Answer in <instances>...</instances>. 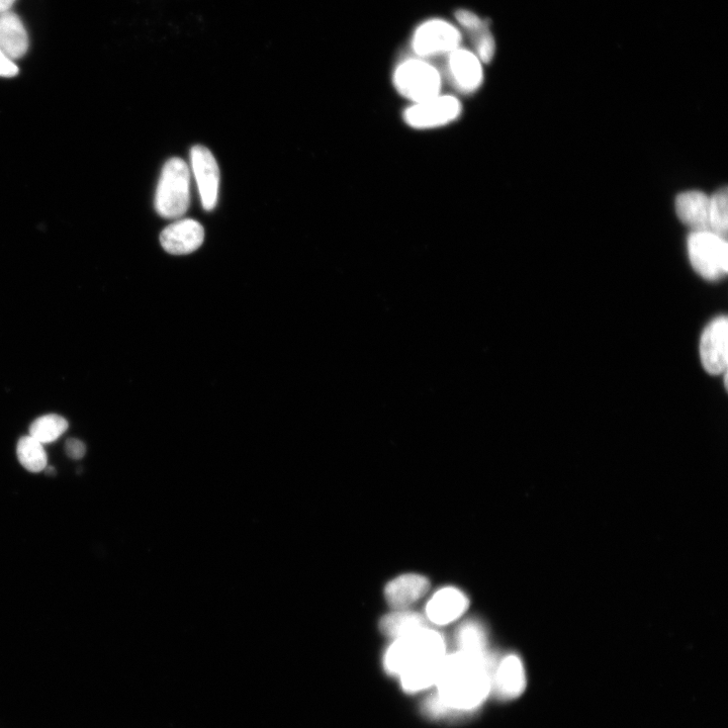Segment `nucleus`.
I'll list each match as a JSON object with an SVG mask.
<instances>
[{
  "label": "nucleus",
  "mask_w": 728,
  "mask_h": 728,
  "mask_svg": "<svg viewBox=\"0 0 728 728\" xmlns=\"http://www.w3.org/2000/svg\"><path fill=\"white\" fill-rule=\"evenodd\" d=\"M429 588L430 582L426 577L416 574L403 575L387 585L385 596L393 608L401 610L421 599Z\"/></svg>",
  "instance_id": "nucleus-15"
},
{
  "label": "nucleus",
  "mask_w": 728,
  "mask_h": 728,
  "mask_svg": "<svg viewBox=\"0 0 728 728\" xmlns=\"http://www.w3.org/2000/svg\"><path fill=\"white\" fill-rule=\"evenodd\" d=\"M194 174L204 209L213 211L218 203L220 170L212 152L205 146H195L191 151Z\"/></svg>",
  "instance_id": "nucleus-10"
},
{
  "label": "nucleus",
  "mask_w": 728,
  "mask_h": 728,
  "mask_svg": "<svg viewBox=\"0 0 728 728\" xmlns=\"http://www.w3.org/2000/svg\"><path fill=\"white\" fill-rule=\"evenodd\" d=\"M526 676L521 660L515 655L506 656L496 663L492 677V690L498 696L512 699L525 689Z\"/></svg>",
  "instance_id": "nucleus-13"
},
{
  "label": "nucleus",
  "mask_w": 728,
  "mask_h": 728,
  "mask_svg": "<svg viewBox=\"0 0 728 728\" xmlns=\"http://www.w3.org/2000/svg\"><path fill=\"white\" fill-rule=\"evenodd\" d=\"M65 451L71 460H81L86 452L85 444L76 438H70L66 441Z\"/></svg>",
  "instance_id": "nucleus-24"
},
{
  "label": "nucleus",
  "mask_w": 728,
  "mask_h": 728,
  "mask_svg": "<svg viewBox=\"0 0 728 728\" xmlns=\"http://www.w3.org/2000/svg\"><path fill=\"white\" fill-rule=\"evenodd\" d=\"M17 0H0V15L10 12Z\"/></svg>",
  "instance_id": "nucleus-26"
},
{
  "label": "nucleus",
  "mask_w": 728,
  "mask_h": 728,
  "mask_svg": "<svg viewBox=\"0 0 728 728\" xmlns=\"http://www.w3.org/2000/svg\"><path fill=\"white\" fill-rule=\"evenodd\" d=\"M457 642L461 652L473 655L488 653L486 631L478 621L464 623L458 631Z\"/></svg>",
  "instance_id": "nucleus-19"
},
{
  "label": "nucleus",
  "mask_w": 728,
  "mask_h": 728,
  "mask_svg": "<svg viewBox=\"0 0 728 728\" xmlns=\"http://www.w3.org/2000/svg\"><path fill=\"white\" fill-rule=\"evenodd\" d=\"M0 50L14 61L29 50L27 30L20 17L11 11L0 15Z\"/></svg>",
  "instance_id": "nucleus-16"
},
{
  "label": "nucleus",
  "mask_w": 728,
  "mask_h": 728,
  "mask_svg": "<svg viewBox=\"0 0 728 728\" xmlns=\"http://www.w3.org/2000/svg\"><path fill=\"white\" fill-rule=\"evenodd\" d=\"M463 114L462 102L454 96L442 95L412 104L404 111L406 125L416 130H432L458 121Z\"/></svg>",
  "instance_id": "nucleus-7"
},
{
  "label": "nucleus",
  "mask_w": 728,
  "mask_h": 728,
  "mask_svg": "<svg viewBox=\"0 0 728 728\" xmlns=\"http://www.w3.org/2000/svg\"><path fill=\"white\" fill-rule=\"evenodd\" d=\"M68 429L65 418L50 414L35 420L30 427V436L42 444L51 443L59 439Z\"/></svg>",
  "instance_id": "nucleus-20"
},
{
  "label": "nucleus",
  "mask_w": 728,
  "mask_h": 728,
  "mask_svg": "<svg viewBox=\"0 0 728 728\" xmlns=\"http://www.w3.org/2000/svg\"><path fill=\"white\" fill-rule=\"evenodd\" d=\"M727 230L728 194L724 187L710 197V231L727 239Z\"/></svg>",
  "instance_id": "nucleus-21"
},
{
  "label": "nucleus",
  "mask_w": 728,
  "mask_h": 728,
  "mask_svg": "<svg viewBox=\"0 0 728 728\" xmlns=\"http://www.w3.org/2000/svg\"><path fill=\"white\" fill-rule=\"evenodd\" d=\"M205 239V230L196 220H179L166 227L160 242L164 250L172 255H187L198 250Z\"/></svg>",
  "instance_id": "nucleus-11"
},
{
  "label": "nucleus",
  "mask_w": 728,
  "mask_h": 728,
  "mask_svg": "<svg viewBox=\"0 0 728 728\" xmlns=\"http://www.w3.org/2000/svg\"><path fill=\"white\" fill-rule=\"evenodd\" d=\"M471 36L473 39L474 53L483 64L491 63L496 54V41L490 30V26L487 25Z\"/></svg>",
  "instance_id": "nucleus-22"
},
{
  "label": "nucleus",
  "mask_w": 728,
  "mask_h": 728,
  "mask_svg": "<svg viewBox=\"0 0 728 728\" xmlns=\"http://www.w3.org/2000/svg\"><path fill=\"white\" fill-rule=\"evenodd\" d=\"M380 627L384 634L398 640L426 627V622L420 614L401 609L383 617Z\"/></svg>",
  "instance_id": "nucleus-17"
},
{
  "label": "nucleus",
  "mask_w": 728,
  "mask_h": 728,
  "mask_svg": "<svg viewBox=\"0 0 728 728\" xmlns=\"http://www.w3.org/2000/svg\"><path fill=\"white\" fill-rule=\"evenodd\" d=\"M446 655L442 634L426 626L395 640L385 655L384 666L400 678L407 692L416 693L435 685Z\"/></svg>",
  "instance_id": "nucleus-2"
},
{
  "label": "nucleus",
  "mask_w": 728,
  "mask_h": 728,
  "mask_svg": "<svg viewBox=\"0 0 728 728\" xmlns=\"http://www.w3.org/2000/svg\"><path fill=\"white\" fill-rule=\"evenodd\" d=\"M191 173L188 164L180 158H172L163 167L159 180L155 207L165 219L184 216L191 204Z\"/></svg>",
  "instance_id": "nucleus-3"
},
{
  "label": "nucleus",
  "mask_w": 728,
  "mask_h": 728,
  "mask_svg": "<svg viewBox=\"0 0 728 728\" xmlns=\"http://www.w3.org/2000/svg\"><path fill=\"white\" fill-rule=\"evenodd\" d=\"M17 453L20 463L29 472L40 473L47 469L48 458L44 446L32 436L20 439Z\"/></svg>",
  "instance_id": "nucleus-18"
},
{
  "label": "nucleus",
  "mask_w": 728,
  "mask_h": 728,
  "mask_svg": "<svg viewBox=\"0 0 728 728\" xmlns=\"http://www.w3.org/2000/svg\"><path fill=\"white\" fill-rule=\"evenodd\" d=\"M461 30L452 23L439 18L420 24L412 36V50L416 57L429 59L446 56L462 46Z\"/></svg>",
  "instance_id": "nucleus-6"
},
{
  "label": "nucleus",
  "mask_w": 728,
  "mask_h": 728,
  "mask_svg": "<svg viewBox=\"0 0 728 728\" xmlns=\"http://www.w3.org/2000/svg\"><path fill=\"white\" fill-rule=\"evenodd\" d=\"M700 358L709 375L718 376L727 371L728 322L725 316L714 319L703 331Z\"/></svg>",
  "instance_id": "nucleus-9"
},
{
  "label": "nucleus",
  "mask_w": 728,
  "mask_h": 728,
  "mask_svg": "<svg viewBox=\"0 0 728 728\" xmlns=\"http://www.w3.org/2000/svg\"><path fill=\"white\" fill-rule=\"evenodd\" d=\"M19 74L15 61L0 50V77L12 78Z\"/></svg>",
  "instance_id": "nucleus-25"
},
{
  "label": "nucleus",
  "mask_w": 728,
  "mask_h": 728,
  "mask_svg": "<svg viewBox=\"0 0 728 728\" xmlns=\"http://www.w3.org/2000/svg\"><path fill=\"white\" fill-rule=\"evenodd\" d=\"M469 598L459 589L447 587L436 592L426 607L427 618L446 625L459 619L469 608Z\"/></svg>",
  "instance_id": "nucleus-12"
},
{
  "label": "nucleus",
  "mask_w": 728,
  "mask_h": 728,
  "mask_svg": "<svg viewBox=\"0 0 728 728\" xmlns=\"http://www.w3.org/2000/svg\"><path fill=\"white\" fill-rule=\"evenodd\" d=\"M393 83L403 98L417 104L441 94L442 75L427 59L413 57L398 64Z\"/></svg>",
  "instance_id": "nucleus-4"
},
{
  "label": "nucleus",
  "mask_w": 728,
  "mask_h": 728,
  "mask_svg": "<svg viewBox=\"0 0 728 728\" xmlns=\"http://www.w3.org/2000/svg\"><path fill=\"white\" fill-rule=\"evenodd\" d=\"M496 663L488 653L473 655L459 651L446 655L435 683L436 694L426 704L427 711L438 716L479 707L492 691Z\"/></svg>",
  "instance_id": "nucleus-1"
},
{
  "label": "nucleus",
  "mask_w": 728,
  "mask_h": 728,
  "mask_svg": "<svg viewBox=\"0 0 728 728\" xmlns=\"http://www.w3.org/2000/svg\"><path fill=\"white\" fill-rule=\"evenodd\" d=\"M675 206L678 218L692 232L710 231V197L706 194L699 191L682 193Z\"/></svg>",
  "instance_id": "nucleus-14"
},
{
  "label": "nucleus",
  "mask_w": 728,
  "mask_h": 728,
  "mask_svg": "<svg viewBox=\"0 0 728 728\" xmlns=\"http://www.w3.org/2000/svg\"><path fill=\"white\" fill-rule=\"evenodd\" d=\"M446 72L452 85L464 95L477 93L484 83L482 61L473 50L462 46L446 55Z\"/></svg>",
  "instance_id": "nucleus-8"
},
{
  "label": "nucleus",
  "mask_w": 728,
  "mask_h": 728,
  "mask_svg": "<svg viewBox=\"0 0 728 728\" xmlns=\"http://www.w3.org/2000/svg\"><path fill=\"white\" fill-rule=\"evenodd\" d=\"M688 254L692 267L703 279L719 281L728 272V243L711 231L691 232Z\"/></svg>",
  "instance_id": "nucleus-5"
},
{
  "label": "nucleus",
  "mask_w": 728,
  "mask_h": 728,
  "mask_svg": "<svg viewBox=\"0 0 728 728\" xmlns=\"http://www.w3.org/2000/svg\"><path fill=\"white\" fill-rule=\"evenodd\" d=\"M455 20L469 34L477 33L488 24L486 20L481 19L477 14L469 10H459L455 12Z\"/></svg>",
  "instance_id": "nucleus-23"
}]
</instances>
